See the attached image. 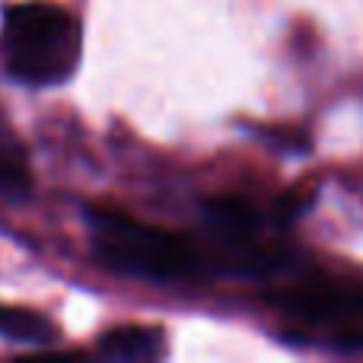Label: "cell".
<instances>
[{
    "instance_id": "cell-1",
    "label": "cell",
    "mask_w": 363,
    "mask_h": 363,
    "mask_svg": "<svg viewBox=\"0 0 363 363\" xmlns=\"http://www.w3.org/2000/svg\"><path fill=\"white\" fill-rule=\"evenodd\" d=\"M0 51L6 70L19 83L57 86L77 67L80 29L77 19L57 4H45V0L13 4L4 13Z\"/></svg>"
},
{
    "instance_id": "cell-5",
    "label": "cell",
    "mask_w": 363,
    "mask_h": 363,
    "mask_svg": "<svg viewBox=\"0 0 363 363\" xmlns=\"http://www.w3.org/2000/svg\"><path fill=\"white\" fill-rule=\"evenodd\" d=\"M0 335L6 341H19V345H51L55 341V325L42 319L32 309L6 306L0 303Z\"/></svg>"
},
{
    "instance_id": "cell-7",
    "label": "cell",
    "mask_w": 363,
    "mask_h": 363,
    "mask_svg": "<svg viewBox=\"0 0 363 363\" xmlns=\"http://www.w3.org/2000/svg\"><path fill=\"white\" fill-rule=\"evenodd\" d=\"M309 204V194H296V191H290V194H284V201H281V217L287 220V217H296V213H303V207Z\"/></svg>"
},
{
    "instance_id": "cell-6",
    "label": "cell",
    "mask_w": 363,
    "mask_h": 363,
    "mask_svg": "<svg viewBox=\"0 0 363 363\" xmlns=\"http://www.w3.org/2000/svg\"><path fill=\"white\" fill-rule=\"evenodd\" d=\"M207 213H211L213 223L223 233H230L233 239L249 236L252 226H255V211H252V204H245L242 198H233V194L207 201Z\"/></svg>"
},
{
    "instance_id": "cell-3",
    "label": "cell",
    "mask_w": 363,
    "mask_h": 363,
    "mask_svg": "<svg viewBox=\"0 0 363 363\" xmlns=\"http://www.w3.org/2000/svg\"><path fill=\"white\" fill-rule=\"evenodd\" d=\"M287 313L309 315L322 322H357L363 319V287H347L335 281H315L277 296Z\"/></svg>"
},
{
    "instance_id": "cell-4",
    "label": "cell",
    "mask_w": 363,
    "mask_h": 363,
    "mask_svg": "<svg viewBox=\"0 0 363 363\" xmlns=\"http://www.w3.org/2000/svg\"><path fill=\"white\" fill-rule=\"evenodd\" d=\"M99 347L112 357L153 360L166 351V335L150 325H118L99 338Z\"/></svg>"
},
{
    "instance_id": "cell-2",
    "label": "cell",
    "mask_w": 363,
    "mask_h": 363,
    "mask_svg": "<svg viewBox=\"0 0 363 363\" xmlns=\"http://www.w3.org/2000/svg\"><path fill=\"white\" fill-rule=\"evenodd\" d=\"M96 255L102 264L150 281H179L198 271L191 242L118 211H93Z\"/></svg>"
}]
</instances>
